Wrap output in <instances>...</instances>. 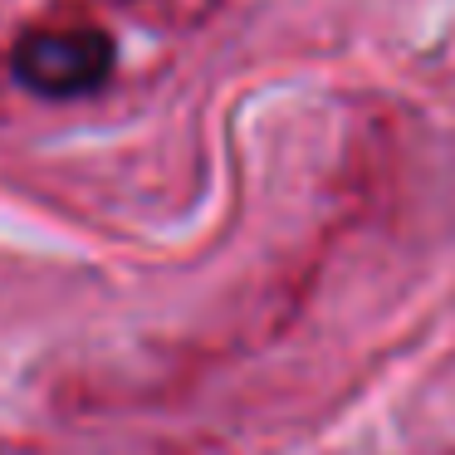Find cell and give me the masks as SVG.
Masks as SVG:
<instances>
[{
    "label": "cell",
    "mask_w": 455,
    "mask_h": 455,
    "mask_svg": "<svg viewBox=\"0 0 455 455\" xmlns=\"http://www.w3.org/2000/svg\"><path fill=\"white\" fill-rule=\"evenodd\" d=\"M113 74V40L89 25L69 30H35L15 50V79L50 99H74V93L99 89Z\"/></svg>",
    "instance_id": "cell-1"
}]
</instances>
